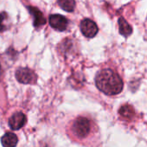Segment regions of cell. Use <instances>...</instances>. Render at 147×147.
<instances>
[{"mask_svg":"<svg viewBox=\"0 0 147 147\" xmlns=\"http://www.w3.org/2000/svg\"><path fill=\"white\" fill-rule=\"evenodd\" d=\"M95 84L99 90L107 95L119 94L124 86L120 76L112 69L100 71L95 77Z\"/></svg>","mask_w":147,"mask_h":147,"instance_id":"1","label":"cell"},{"mask_svg":"<svg viewBox=\"0 0 147 147\" xmlns=\"http://www.w3.org/2000/svg\"><path fill=\"white\" fill-rule=\"evenodd\" d=\"M72 131L74 134L80 138L87 137L91 131L90 120L85 117L77 118L72 125Z\"/></svg>","mask_w":147,"mask_h":147,"instance_id":"2","label":"cell"},{"mask_svg":"<svg viewBox=\"0 0 147 147\" xmlns=\"http://www.w3.org/2000/svg\"><path fill=\"white\" fill-rule=\"evenodd\" d=\"M17 80L23 84H34L36 82V75L28 67H19L16 71Z\"/></svg>","mask_w":147,"mask_h":147,"instance_id":"3","label":"cell"},{"mask_svg":"<svg viewBox=\"0 0 147 147\" xmlns=\"http://www.w3.org/2000/svg\"><path fill=\"white\" fill-rule=\"evenodd\" d=\"M81 30L82 32V34L87 36V37H94L96 36V34L98 33V26L96 25V24L91 20V19H88V18H86V19H83L82 22H81Z\"/></svg>","mask_w":147,"mask_h":147,"instance_id":"4","label":"cell"},{"mask_svg":"<svg viewBox=\"0 0 147 147\" xmlns=\"http://www.w3.org/2000/svg\"><path fill=\"white\" fill-rule=\"evenodd\" d=\"M49 22L50 26L58 31L65 30L68 24L67 18L65 17H63L61 15H58V14L51 15L49 18Z\"/></svg>","mask_w":147,"mask_h":147,"instance_id":"5","label":"cell"},{"mask_svg":"<svg viewBox=\"0 0 147 147\" xmlns=\"http://www.w3.org/2000/svg\"><path fill=\"white\" fill-rule=\"evenodd\" d=\"M26 123V116L21 113H14L9 119V126L12 130H19L21 129Z\"/></svg>","mask_w":147,"mask_h":147,"instance_id":"6","label":"cell"},{"mask_svg":"<svg viewBox=\"0 0 147 147\" xmlns=\"http://www.w3.org/2000/svg\"><path fill=\"white\" fill-rule=\"evenodd\" d=\"M29 11L33 16L34 18V26L35 27H41L45 24L46 20L42 15V13L36 8L35 7H29Z\"/></svg>","mask_w":147,"mask_h":147,"instance_id":"7","label":"cell"},{"mask_svg":"<svg viewBox=\"0 0 147 147\" xmlns=\"http://www.w3.org/2000/svg\"><path fill=\"white\" fill-rule=\"evenodd\" d=\"M18 141L17 135L12 132H6L1 138V143L4 147H16Z\"/></svg>","mask_w":147,"mask_h":147,"instance_id":"8","label":"cell"},{"mask_svg":"<svg viewBox=\"0 0 147 147\" xmlns=\"http://www.w3.org/2000/svg\"><path fill=\"white\" fill-rule=\"evenodd\" d=\"M118 24H119V33L122 36H129L132 33V28L124 18H119Z\"/></svg>","mask_w":147,"mask_h":147,"instance_id":"9","label":"cell"},{"mask_svg":"<svg viewBox=\"0 0 147 147\" xmlns=\"http://www.w3.org/2000/svg\"><path fill=\"white\" fill-rule=\"evenodd\" d=\"M119 113L125 119H131L135 115V111L131 105H124L119 108Z\"/></svg>","mask_w":147,"mask_h":147,"instance_id":"10","label":"cell"},{"mask_svg":"<svg viewBox=\"0 0 147 147\" xmlns=\"http://www.w3.org/2000/svg\"><path fill=\"white\" fill-rule=\"evenodd\" d=\"M58 5L66 11L72 12L76 8L75 0H58Z\"/></svg>","mask_w":147,"mask_h":147,"instance_id":"11","label":"cell"},{"mask_svg":"<svg viewBox=\"0 0 147 147\" xmlns=\"http://www.w3.org/2000/svg\"><path fill=\"white\" fill-rule=\"evenodd\" d=\"M7 19V14L3 12L0 14V32L4 31L7 29L6 25H5V22Z\"/></svg>","mask_w":147,"mask_h":147,"instance_id":"12","label":"cell"},{"mask_svg":"<svg viewBox=\"0 0 147 147\" xmlns=\"http://www.w3.org/2000/svg\"><path fill=\"white\" fill-rule=\"evenodd\" d=\"M0 75H1V65H0Z\"/></svg>","mask_w":147,"mask_h":147,"instance_id":"13","label":"cell"}]
</instances>
